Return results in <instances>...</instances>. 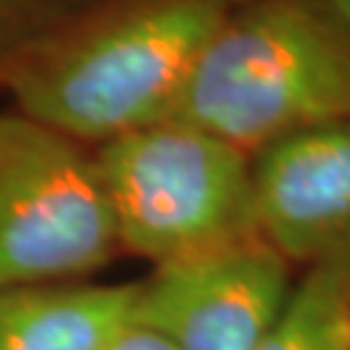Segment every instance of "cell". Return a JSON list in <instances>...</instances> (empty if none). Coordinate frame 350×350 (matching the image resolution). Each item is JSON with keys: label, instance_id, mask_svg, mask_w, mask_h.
Listing matches in <instances>:
<instances>
[{"label": "cell", "instance_id": "6da1fadb", "mask_svg": "<svg viewBox=\"0 0 350 350\" xmlns=\"http://www.w3.org/2000/svg\"><path fill=\"white\" fill-rule=\"evenodd\" d=\"M169 120L260 150L350 122V24L329 0H260L231 11L195 63Z\"/></svg>", "mask_w": 350, "mask_h": 350}, {"label": "cell", "instance_id": "7a4b0ae2", "mask_svg": "<svg viewBox=\"0 0 350 350\" xmlns=\"http://www.w3.org/2000/svg\"><path fill=\"white\" fill-rule=\"evenodd\" d=\"M234 0H143L24 63L18 112L73 140H107L169 120Z\"/></svg>", "mask_w": 350, "mask_h": 350}, {"label": "cell", "instance_id": "3957f363", "mask_svg": "<svg viewBox=\"0 0 350 350\" xmlns=\"http://www.w3.org/2000/svg\"><path fill=\"white\" fill-rule=\"evenodd\" d=\"M94 163L120 247L153 265L260 237L252 156L208 130L163 120L101 143Z\"/></svg>", "mask_w": 350, "mask_h": 350}, {"label": "cell", "instance_id": "277c9868", "mask_svg": "<svg viewBox=\"0 0 350 350\" xmlns=\"http://www.w3.org/2000/svg\"><path fill=\"white\" fill-rule=\"evenodd\" d=\"M117 250L96 163L78 140L0 114V291L88 275Z\"/></svg>", "mask_w": 350, "mask_h": 350}, {"label": "cell", "instance_id": "5b68a950", "mask_svg": "<svg viewBox=\"0 0 350 350\" xmlns=\"http://www.w3.org/2000/svg\"><path fill=\"white\" fill-rule=\"evenodd\" d=\"M293 288L291 262L262 237L156 265L133 319L176 350H257Z\"/></svg>", "mask_w": 350, "mask_h": 350}, {"label": "cell", "instance_id": "8992f818", "mask_svg": "<svg viewBox=\"0 0 350 350\" xmlns=\"http://www.w3.org/2000/svg\"><path fill=\"white\" fill-rule=\"evenodd\" d=\"M257 234L288 262L350 254V122L299 130L254 150Z\"/></svg>", "mask_w": 350, "mask_h": 350}, {"label": "cell", "instance_id": "52a82bcc", "mask_svg": "<svg viewBox=\"0 0 350 350\" xmlns=\"http://www.w3.org/2000/svg\"><path fill=\"white\" fill-rule=\"evenodd\" d=\"M138 283L0 291V350H101L133 322Z\"/></svg>", "mask_w": 350, "mask_h": 350}, {"label": "cell", "instance_id": "ba28073f", "mask_svg": "<svg viewBox=\"0 0 350 350\" xmlns=\"http://www.w3.org/2000/svg\"><path fill=\"white\" fill-rule=\"evenodd\" d=\"M257 350H350V254L309 265Z\"/></svg>", "mask_w": 350, "mask_h": 350}, {"label": "cell", "instance_id": "9c48e42d", "mask_svg": "<svg viewBox=\"0 0 350 350\" xmlns=\"http://www.w3.org/2000/svg\"><path fill=\"white\" fill-rule=\"evenodd\" d=\"M101 350H176L161 332L150 329V327L140 325V322H130L122 327Z\"/></svg>", "mask_w": 350, "mask_h": 350}, {"label": "cell", "instance_id": "30bf717a", "mask_svg": "<svg viewBox=\"0 0 350 350\" xmlns=\"http://www.w3.org/2000/svg\"><path fill=\"white\" fill-rule=\"evenodd\" d=\"M329 5H332V8H335V11L350 24V0H329Z\"/></svg>", "mask_w": 350, "mask_h": 350}]
</instances>
